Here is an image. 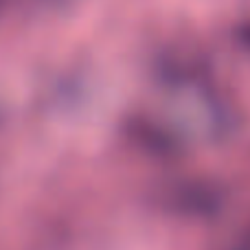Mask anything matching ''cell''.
I'll return each mask as SVG.
<instances>
[]
</instances>
